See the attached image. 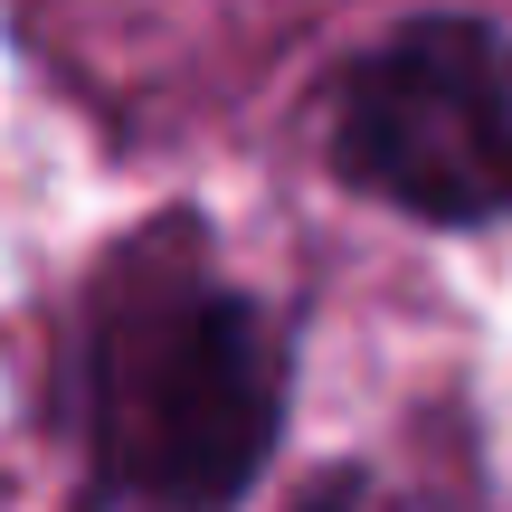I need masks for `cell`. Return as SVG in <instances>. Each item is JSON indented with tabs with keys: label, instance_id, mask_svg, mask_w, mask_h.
<instances>
[{
	"label": "cell",
	"instance_id": "cell-1",
	"mask_svg": "<svg viewBox=\"0 0 512 512\" xmlns=\"http://www.w3.org/2000/svg\"><path fill=\"white\" fill-rule=\"evenodd\" d=\"M275 399V332L209 266L190 219L105 266L86 313V446L124 512H219L266 456Z\"/></svg>",
	"mask_w": 512,
	"mask_h": 512
},
{
	"label": "cell",
	"instance_id": "cell-2",
	"mask_svg": "<svg viewBox=\"0 0 512 512\" xmlns=\"http://www.w3.org/2000/svg\"><path fill=\"white\" fill-rule=\"evenodd\" d=\"M332 162L437 228L512 219V29L418 19L342 86Z\"/></svg>",
	"mask_w": 512,
	"mask_h": 512
},
{
	"label": "cell",
	"instance_id": "cell-3",
	"mask_svg": "<svg viewBox=\"0 0 512 512\" xmlns=\"http://www.w3.org/2000/svg\"><path fill=\"white\" fill-rule=\"evenodd\" d=\"M323 512H418V503H380V494H332Z\"/></svg>",
	"mask_w": 512,
	"mask_h": 512
}]
</instances>
